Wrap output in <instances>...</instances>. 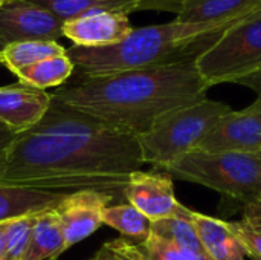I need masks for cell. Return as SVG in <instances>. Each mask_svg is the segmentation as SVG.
Returning a JSON list of instances; mask_svg holds the SVG:
<instances>
[{"instance_id":"cell-16","label":"cell","mask_w":261,"mask_h":260,"mask_svg":"<svg viewBox=\"0 0 261 260\" xmlns=\"http://www.w3.org/2000/svg\"><path fill=\"white\" fill-rule=\"evenodd\" d=\"M54 14L63 23L76 17L98 12H122L130 15L139 11V0H28Z\"/></svg>"},{"instance_id":"cell-26","label":"cell","mask_w":261,"mask_h":260,"mask_svg":"<svg viewBox=\"0 0 261 260\" xmlns=\"http://www.w3.org/2000/svg\"><path fill=\"white\" fill-rule=\"evenodd\" d=\"M245 227L261 231V204H251V205H245V211H243V218L240 221Z\"/></svg>"},{"instance_id":"cell-31","label":"cell","mask_w":261,"mask_h":260,"mask_svg":"<svg viewBox=\"0 0 261 260\" xmlns=\"http://www.w3.org/2000/svg\"><path fill=\"white\" fill-rule=\"evenodd\" d=\"M2 6H3V2H2V0H0V8H2Z\"/></svg>"},{"instance_id":"cell-10","label":"cell","mask_w":261,"mask_h":260,"mask_svg":"<svg viewBox=\"0 0 261 260\" xmlns=\"http://www.w3.org/2000/svg\"><path fill=\"white\" fill-rule=\"evenodd\" d=\"M124 198L151 222L174 216L182 207L176 199L173 179L167 173L142 170L130 173Z\"/></svg>"},{"instance_id":"cell-21","label":"cell","mask_w":261,"mask_h":260,"mask_svg":"<svg viewBox=\"0 0 261 260\" xmlns=\"http://www.w3.org/2000/svg\"><path fill=\"white\" fill-rule=\"evenodd\" d=\"M37 213L6 221L5 253L2 260H23L28 250L32 219Z\"/></svg>"},{"instance_id":"cell-24","label":"cell","mask_w":261,"mask_h":260,"mask_svg":"<svg viewBox=\"0 0 261 260\" xmlns=\"http://www.w3.org/2000/svg\"><path fill=\"white\" fill-rule=\"evenodd\" d=\"M234 233L240 238L248 257L252 260H261V231L251 230L242 222H229Z\"/></svg>"},{"instance_id":"cell-15","label":"cell","mask_w":261,"mask_h":260,"mask_svg":"<svg viewBox=\"0 0 261 260\" xmlns=\"http://www.w3.org/2000/svg\"><path fill=\"white\" fill-rule=\"evenodd\" d=\"M261 8V0H188L176 17L184 23L222 21L248 15Z\"/></svg>"},{"instance_id":"cell-22","label":"cell","mask_w":261,"mask_h":260,"mask_svg":"<svg viewBox=\"0 0 261 260\" xmlns=\"http://www.w3.org/2000/svg\"><path fill=\"white\" fill-rule=\"evenodd\" d=\"M138 247L145 260H210L203 253L185 250L153 234H150L142 244H138Z\"/></svg>"},{"instance_id":"cell-12","label":"cell","mask_w":261,"mask_h":260,"mask_svg":"<svg viewBox=\"0 0 261 260\" xmlns=\"http://www.w3.org/2000/svg\"><path fill=\"white\" fill-rule=\"evenodd\" d=\"M50 93L24 83L0 87V123L14 135L34 127L46 115Z\"/></svg>"},{"instance_id":"cell-20","label":"cell","mask_w":261,"mask_h":260,"mask_svg":"<svg viewBox=\"0 0 261 260\" xmlns=\"http://www.w3.org/2000/svg\"><path fill=\"white\" fill-rule=\"evenodd\" d=\"M150 234L159 239H164L170 244H174L177 247H182L185 250L205 254L203 247L197 238L196 228L188 216V208L185 205L180 207L177 215L154 221L151 224Z\"/></svg>"},{"instance_id":"cell-9","label":"cell","mask_w":261,"mask_h":260,"mask_svg":"<svg viewBox=\"0 0 261 260\" xmlns=\"http://www.w3.org/2000/svg\"><path fill=\"white\" fill-rule=\"evenodd\" d=\"M112 201H115L113 196L93 190L73 192L64 196L55 207V213L61 224L66 250L89 238L104 225L102 211Z\"/></svg>"},{"instance_id":"cell-4","label":"cell","mask_w":261,"mask_h":260,"mask_svg":"<svg viewBox=\"0 0 261 260\" xmlns=\"http://www.w3.org/2000/svg\"><path fill=\"white\" fill-rule=\"evenodd\" d=\"M162 170L171 179L208 187L245 205L261 204V152L193 150Z\"/></svg>"},{"instance_id":"cell-28","label":"cell","mask_w":261,"mask_h":260,"mask_svg":"<svg viewBox=\"0 0 261 260\" xmlns=\"http://www.w3.org/2000/svg\"><path fill=\"white\" fill-rule=\"evenodd\" d=\"M14 138H15V135H14L6 126H3V124L0 123V159H2V156L5 155L6 149L9 147V144L14 141Z\"/></svg>"},{"instance_id":"cell-5","label":"cell","mask_w":261,"mask_h":260,"mask_svg":"<svg viewBox=\"0 0 261 260\" xmlns=\"http://www.w3.org/2000/svg\"><path fill=\"white\" fill-rule=\"evenodd\" d=\"M232 109L226 103L206 97L174 109L138 136L144 164L165 169L184 155L197 150L216 124Z\"/></svg>"},{"instance_id":"cell-25","label":"cell","mask_w":261,"mask_h":260,"mask_svg":"<svg viewBox=\"0 0 261 260\" xmlns=\"http://www.w3.org/2000/svg\"><path fill=\"white\" fill-rule=\"evenodd\" d=\"M187 2L188 0H139V11H164L173 12L177 17Z\"/></svg>"},{"instance_id":"cell-30","label":"cell","mask_w":261,"mask_h":260,"mask_svg":"<svg viewBox=\"0 0 261 260\" xmlns=\"http://www.w3.org/2000/svg\"><path fill=\"white\" fill-rule=\"evenodd\" d=\"M2 2H3V5H5V3H11V2H15V0H2Z\"/></svg>"},{"instance_id":"cell-18","label":"cell","mask_w":261,"mask_h":260,"mask_svg":"<svg viewBox=\"0 0 261 260\" xmlns=\"http://www.w3.org/2000/svg\"><path fill=\"white\" fill-rule=\"evenodd\" d=\"M73 72H75V66L70 61V58L64 54L23 67L17 70L14 75H17L20 83L46 90L47 87L63 86L72 77Z\"/></svg>"},{"instance_id":"cell-13","label":"cell","mask_w":261,"mask_h":260,"mask_svg":"<svg viewBox=\"0 0 261 260\" xmlns=\"http://www.w3.org/2000/svg\"><path fill=\"white\" fill-rule=\"evenodd\" d=\"M188 216L210 260H246V250L240 238L231 228L229 222L193 211L190 208Z\"/></svg>"},{"instance_id":"cell-1","label":"cell","mask_w":261,"mask_h":260,"mask_svg":"<svg viewBox=\"0 0 261 260\" xmlns=\"http://www.w3.org/2000/svg\"><path fill=\"white\" fill-rule=\"evenodd\" d=\"M144 166L138 136L118 132L50 95L46 115L15 135L0 159V184L49 193L93 190L119 199Z\"/></svg>"},{"instance_id":"cell-14","label":"cell","mask_w":261,"mask_h":260,"mask_svg":"<svg viewBox=\"0 0 261 260\" xmlns=\"http://www.w3.org/2000/svg\"><path fill=\"white\" fill-rule=\"evenodd\" d=\"M64 251V236L55 208L37 213L32 219L29 244L23 260H57Z\"/></svg>"},{"instance_id":"cell-27","label":"cell","mask_w":261,"mask_h":260,"mask_svg":"<svg viewBox=\"0 0 261 260\" xmlns=\"http://www.w3.org/2000/svg\"><path fill=\"white\" fill-rule=\"evenodd\" d=\"M236 83L240 84V86H245V87H248L251 90H254L257 93V97H261V69L258 72H255V74H251L248 77L240 78Z\"/></svg>"},{"instance_id":"cell-11","label":"cell","mask_w":261,"mask_h":260,"mask_svg":"<svg viewBox=\"0 0 261 260\" xmlns=\"http://www.w3.org/2000/svg\"><path fill=\"white\" fill-rule=\"evenodd\" d=\"M133 26L127 14L98 11L63 23V37L78 48H104L122 41Z\"/></svg>"},{"instance_id":"cell-3","label":"cell","mask_w":261,"mask_h":260,"mask_svg":"<svg viewBox=\"0 0 261 260\" xmlns=\"http://www.w3.org/2000/svg\"><path fill=\"white\" fill-rule=\"evenodd\" d=\"M248 15L206 23L173 20L162 25L133 28V31L116 44L104 48L70 46L66 49V55L70 58L81 78L113 75L197 58L228 28Z\"/></svg>"},{"instance_id":"cell-23","label":"cell","mask_w":261,"mask_h":260,"mask_svg":"<svg viewBox=\"0 0 261 260\" xmlns=\"http://www.w3.org/2000/svg\"><path fill=\"white\" fill-rule=\"evenodd\" d=\"M90 260H145L138 244L119 238L106 242Z\"/></svg>"},{"instance_id":"cell-6","label":"cell","mask_w":261,"mask_h":260,"mask_svg":"<svg viewBox=\"0 0 261 260\" xmlns=\"http://www.w3.org/2000/svg\"><path fill=\"white\" fill-rule=\"evenodd\" d=\"M208 87L236 83L261 69V9L228 28L196 58Z\"/></svg>"},{"instance_id":"cell-17","label":"cell","mask_w":261,"mask_h":260,"mask_svg":"<svg viewBox=\"0 0 261 260\" xmlns=\"http://www.w3.org/2000/svg\"><path fill=\"white\" fill-rule=\"evenodd\" d=\"M64 54L66 48L55 40H28L5 48L0 52V64L15 74L17 70L32 66L41 60Z\"/></svg>"},{"instance_id":"cell-2","label":"cell","mask_w":261,"mask_h":260,"mask_svg":"<svg viewBox=\"0 0 261 260\" xmlns=\"http://www.w3.org/2000/svg\"><path fill=\"white\" fill-rule=\"evenodd\" d=\"M208 89L196 58H188L113 75L80 77L50 95L118 132L141 136L162 115L205 98Z\"/></svg>"},{"instance_id":"cell-8","label":"cell","mask_w":261,"mask_h":260,"mask_svg":"<svg viewBox=\"0 0 261 260\" xmlns=\"http://www.w3.org/2000/svg\"><path fill=\"white\" fill-rule=\"evenodd\" d=\"M197 150L205 152H261V97L242 109L226 113L202 141Z\"/></svg>"},{"instance_id":"cell-7","label":"cell","mask_w":261,"mask_h":260,"mask_svg":"<svg viewBox=\"0 0 261 260\" xmlns=\"http://www.w3.org/2000/svg\"><path fill=\"white\" fill-rule=\"evenodd\" d=\"M63 21L41 6L15 0L0 8V52L9 44L28 40H58Z\"/></svg>"},{"instance_id":"cell-29","label":"cell","mask_w":261,"mask_h":260,"mask_svg":"<svg viewBox=\"0 0 261 260\" xmlns=\"http://www.w3.org/2000/svg\"><path fill=\"white\" fill-rule=\"evenodd\" d=\"M5 238H6V222H0V260L5 253Z\"/></svg>"},{"instance_id":"cell-19","label":"cell","mask_w":261,"mask_h":260,"mask_svg":"<svg viewBox=\"0 0 261 260\" xmlns=\"http://www.w3.org/2000/svg\"><path fill=\"white\" fill-rule=\"evenodd\" d=\"M102 224L118 230L125 239L142 244L151 233V221L132 204L109 205L102 211Z\"/></svg>"}]
</instances>
